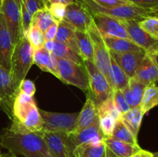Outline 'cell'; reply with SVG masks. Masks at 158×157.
<instances>
[{"label": "cell", "mask_w": 158, "mask_h": 157, "mask_svg": "<svg viewBox=\"0 0 158 157\" xmlns=\"http://www.w3.org/2000/svg\"><path fill=\"white\" fill-rule=\"evenodd\" d=\"M0 146L25 157H52L42 132H18L9 128L0 135Z\"/></svg>", "instance_id": "obj_1"}, {"label": "cell", "mask_w": 158, "mask_h": 157, "mask_svg": "<svg viewBox=\"0 0 158 157\" xmlns=\"http://www.w3.org/2000/svg\"><path fill=\"white\" fill-rule=\"evenodd\" d=\"M11 129L19 132H43V119L33 96L19 91L13 104Z\"/></svg>", "instance_id": "obj_2"}, {"label": "cell", "mask_w": 158, "mask_h": 157, "mask_svg": "<svg viewBox=\"0 0 158 157\" xmlns=\"http://www.w3.org/2000/svg\"><path fill=\"white\" fill-rule=\"evenodd\" d=\"M33 65V49L26 35H21L14 46L11 58L10 75L16 89L26 78L31 66Z\"/></svg>", "instance_id": "obj_3"}, {"label": "cell", "mask_w": 158, "mask_h": 157, "mask_svg": "<svg viewBox=\"0 0 158 157\" xmlns=\"http://www.w3.org/2000/svg\"><path fill=\"white\" fill-rule=\"evenodd\" d=\"M92 14H102L117 18L120 21H140L148 16V9L138 7L134 4L104 7L94 2L93 0H81Z\"/></svg>", "instance_id": "obj_4"}, {"label": "cell", "mask_w": 158, "mask_h": 157, "mask_svg": "<svg viewBox=\"0 0 158 157\" xmlns=\"http://www.w3.org/2000/svg\"><path fill=\"white\" fill-rule=\"evenodd\" d=\"M56 60L60 79L62 82L76 86L82 90H89V78L84 64H78L56 57Z\"/></svg>", "instance_id": "obj_5"}, {"label": "cell", "mask_w": 158, "mask_h": 157, "mask_svg": "<svg viewBox=\"0 0 158 157\" xmlns=\"http://www.w3.org/2000/svg\"><path fill=\"white\" fill-rule=\"evenodd\" d=\"M43 119V132L70 133L75 130L79 112L62 113L40 109Z\"/></svg>", "instance_id": "obj_6"}, {"label": "cell", "mask_w": 158, "mask_h": 157, "mask_svg": "<svg viewBox=\"0 0 158 157\" xmlns=\"http://www.w3.org/2000/svg\"><path fill=\"white\" fill-rule=\"evenodd\" d=\"M84 66L89 78V95L98 106L112 94L113 90L107 78L97 69L94 62L84 60Z\"/></svg>", "instance_id": "obj_7"}, {"label": "cell", "mask_w": 158, "mask_h": 157, "mask_svg": "<svg viewBox=\"0 0 158 157\" xmlns=\"http://www.w3.org/2000/svg\"><path fill=\"white\" fill-rule=\"evenodd\" d=\"M88 33L89 34L94 46V63L109 82V70L111 60L110 49H108L94 22L91 24Z\"/></svg>", "instance_id": "obj_8"}, {"label": "cell", "mask_w": 158, "mask_h": 157, "mask_svg": "<svg viewBox=\"0 0 158 157\" xmlns=\"http://www.w3.org/2000/svg\"><path fill=\"white\" fill-rule=\"evenodd\" d=\"M64 19L69 22L76 31L88 32L94 18L90 11L81 0H76L66 6Z\"/></svg>", "instance_id": "obj_9"}, {"label": "cell", "mask_w": 158, "mask_h": 157, "mask_svg": "<svg viewBox=\"0 0 158 157\" xmlns=\"http://www.w3.org/2000/svg\"><path fill=\"white\" fill-rule=\"evenodd\" d=\"M18 92L9 71L0 66V110L6 113L10 120L13 118V104Z\"/></svg>", "instance_id": "obj_10"}, {"label": "cell", "mask_w": 158, "mask_h": 157, "mask_svg": "<svg viewBox=\"0 0 158 157\" xmlns=\"http://www.w3.org/2000/svg\"><path fill=\"white\" fill-rule=\"evenodd\" d=\"M44 141L52 157H74L68 134L63 132H42Z\"/></svg>", "instance_id": "obj_11"}, {"label": "cell", "mask_w": 158, "mask_h": 157, "mask_svg": "<svg viewBox=\"0 0 158 157\" xmlns=\"http://www.w3.org/2000/svg\"><path fill=\"white\" fill-rule=\"evenodd\" d=\"M94 22L103 36L130 38L122 21L102 14H92Z\"/></svg>", "instance_id": "obj_12"}, {"label": "cell", "mask_w": 158, "mask_h": 157, "mask_svg": "<svg viewBox=\"0 0 158 157\" xmlns=\"http://www.w3.org/2000/svg\"><path fill=\"white\" fill-rule=\"evenodd\" d=\"M1 13L4 16L12 42L15 44L21 33V11L19 7L15 0H2Z\"/></svg>", "instance_id": "obj_13"}, {"label": "cell", "mask_w": 158, "mask_h": 157, "mask_svg": "<svg viewBox=\"0 0 158 157\" xmlns=\"http://www.w3.org/2000/svg\"><path fill=\"white\" fill-rule=\"evenodd\" d=\"M68 139L73 150L80 145L104 141L105 136L100 129L99 118L88 127L68 134Z\"/></svg>", "instance_id": "obj_14"}, {"label": "cell", "mask_w": 158, "mask_h": 157, "mask_svg": "<svg viewBox=\"0 0 158 157\" xmlns=\"http://www.w3.org/2000/svg\"><path fill=\"white\" fill-rule=\"evenodd\" d=\"M133 78L146 86L157 83L158 81V65L155 55L146 52Z\"/></svg>", "instance_id": "obj_15"}, {"label": "cell", "mask_w": 158, "mask_h": 157, "mask_svg": "<svg viewBox=\"0 0 158 157\" xmlns=\"http://www.w3.org/2000/svg\"><path fill=\"white\" fill-rule=\"evenodd\" d=\"M129 35L130 39L144 49L147 52H151L156 46H158V40L148 35L139 26V21L131 20L123 22Z\"/></svg>", "instance_id": "obj_16"}, {"label": "cell", "mask_w": 158, "mask_h": 157, "mask_svg": "<svg viewBox=\"0 0 158 157\" xmlns=\"http://www.w3.org/2000/svg\"><path fill=\"white\" fill-rule=\"evenodd\" d=\"M14 46L4 16L0 13V66L8 71H10Z\"/></svg>", "instance_id": "obj_17"}, {"label": "cell", "mask_w": 158, "mask_h": 157, "mask_svg": "<svg viewBox=\"0 0 158 157\" xmlns=\"http://www.w3.org/2000/svg\"><path fill=\"white\" fill-rule=\"evenodd\" d=\"M110 56L115 60L116 62L130 78L134 76L140 62L146 53V52L117 53L112 51H110Z\"/></svg>", "instance_id": "obj_18"}, {"label": "cell", "mask_w": 158, "mask_h": 157, "mask_svg": "<svg viewBox=\"0 0 158 157\" xmlns=\"http://www.w3.org/2000/svg\"><path fill=\"white\" fill-rule=\"evenodd\" d=\"M99 118L98 108L94 100L87 95L86 103L79 112L77 127L73 132H78L92 125Z\"/></svg>", "instance_id": "obj_19"}, {"label": "cell", "mask_w": 158, "mask_h": 157, "mask_svg": "<svg viewBox=\"0 0 158 157\" xmlns=\"http://www.w3.org/2000/svg\"><path fill=\"white\" fill-rule=\"evenodd\" d=\"M33 64L36 65L41 70L49 72L60 79L56 57L44 47L33 52Z\"/></svg>", "instance_id": "obj_20"}, {"label": "cell", "mask_w": 158, "mask_h": 157, "mask_svg": "<svg viewBox=\"0 0 158 157\" xmlns=\"http://www.w3.org/2000/svg\"><path fill=\"white\" fill-rule=\"evenodd\" d=\"M103 38L108 49L112 52L117 53L146 52L130 38L110 36H103Z\"/></svg>", "instance_id": "obj_21"}, {"label": "cell", "mask_w": 158, "mask_h": 157, "mask_svg": "<svg viewBox=\"0 0 158 157\" xmlns=\"http://www.w3.org/2000/svg\"><path fill=\"white\" fill-rule=\"evenodd\" d=\"M106 147L117 157H132L141 151L138 144H131L125 142L119 141L112 138H106L103 141Z\"/></svg>", "instance_id": "obj_22"}, {"label": "cell", "mask_w": 158, "mask_h": 157, "mask_svg": "<svg viewBox=\"0 0 158 157\" xmlns=\"http://www.w3.org/2000/svg\"><path fill=\"white\" fill-rule=\"evenodd\" d=\"M145 88L146 86L143 83L131 78L127 85L122 89V92L131 109L140 106Z\"/></svg>", "instance_id": "obj_23"}, {"label": "cell", "mask_w": 158, "mask_h": 157, "mask_svg": "<svg viewBox=\"0 0 158 157\" xmlns=\"http://www.w3.org/2000/svg\"><path fill=\"white\" fill-rule=\"evenodd\" d=\"M75 31L74 28L65 19L59 22L55 41L60 42L66 45L71 49H73L74 52L79 54Z\"/></svg>", "instance_id": "obj_24"}, {"label": "cell", "mask_w": 158, "mask_h": 157, "mask_svg": "<svg viewBox=\"0 0 158 157\" xmlns=\"http://www.w3.org/2000/svg\"><path fill=\"white\" fill-rule=\"evenodd\" d=\"M109 83L113 91L122 90L127 85L130 78L123 69L118 66L115 60L111 57L110 67L109 70Z\"/></svg>", "instance_id": "obj_25"}, {"label": "cell", "mask_w": 158, "mask_h": 157, "mask_svg": "<svg viewBox=\"0 0 158 157\" xmlns=\"http://www.w3.org/2000/svg\"><path fill=\"white\" fill-rule=\"evenodd\" d=\"M106 146L103 141L80 145L73 151L74 157H106Z\"/></svg>", "instance_id": "obj_26"}, {"label": "cell", "mask_w": 158, "mask_h": 157, "mask_svg": "<svg viewBox=\"0 0 158 157\" xmlns=\"http://www.w3.org/2000/svg\"><path fill=\"white\" fill-rule=\"evenodd\" d=\"M77 46L80 57L84 60L94 62V46L88 32L75 31Z\"/></svg>", "instance_id": "obj_27"}, {"label": "cell", "mask_w": 158, "mask_h": 157, "mask_svg": "<svg viewBox=\"0 0 158 157\" xmlns=\"http://www.w3.org/2000/svg\"><path fill=\"white\" fill-rule=\"evenodd\" d=\"M143 115H144L142 112L140 106L132 108L126 113L121 115L123 122L136 138H137V135H138Z\"/></svg>", "instance_id": "obj_28"}, {"label": "cell", "mask_w": 158, "mask_h": 157, "mask_svg": "<svg viewBox=\"0 0 158 157\" xmlns=\"http://www.w3.org/2000/svg\"><path fill=\"white\" fill-rule=\"evenodd\" d=\"M157 106H158V86L154 83L146 86L140 106L143 114L145 115Z\"/></svg>", "instance_id": "obj_29"}, {"label": "cell", "mask_w": 158, "mask_h": 157, "mask_svg": "<svg viewBox=\"0 0 158 157\" xmlns=\"http://www.w3.org/2000/svg\"><path fill=\"white\" fill-rule=\"evenodd\" d=\"M110 138L119 140V141L131 143V144H138L137 138H136L133 135L132 132L128 129L127 126L125 125L121 118L116 120L115 126H114Z\"/></svg>", "instance_id": "obj_30"}, {"label": "cell", "mask_w": 158, "mask_h": 157, "mask_svg": "<svg viewBox=\"0 0 158 157\" xmlns=\"http://www.w3.org/2000/svg\"><path fill=\"white\" fill-rule=\"evenodd\" d=\"M52 54L56 58L69 60V61L73 62L78 64H84V61L79 54L74 52L69 46L60 42L55 41V47Z\"/></svg>", "instance_id": "obj_31"}, {"label": "cell", "mask_w": 158, "mask_h": 157, "mask_svg": "<svg viewBox=\"0 0 158 157\" xmlns=\"http://www.w3.org/2000/svg\"><path fill=\"white\" fill-rule=\"evenodd\" d=\"M56 22H58L54 19L48 8H45V9L38 10L34 13V15H32L31 26H37L43 32H45L49 26Z\"/></svg>", "instance_id": "obj_32"}, {"label": "cell", "mask_w": 158, "mask_h": 157, "mask_svg": "<svg viewBox=\"0 0 158 157\" xmlns=\"http://www.w3.org/2000/svg\"><path fill=\"white\" fill-rule=\"evenodd\" d=\"M26 35L29 42H30L31 46H32L33 52L43 47L45 42H46L44 32L39 27L35 26H31L29 30L26 33Z\"/></svg>", "instance_id": "obj_33"}, {"label": "cell", "mask_w": 158, "mask_h": 157, "mask_svg": "<svg viewBox=\"0 0 158 157\" xmlns=\"http://www.w3.org/2000/svg\"><path fill=\"white\" fill-rule=\"evenodd\" d=\"M98 108L99 116L100 115H110L115 119L116 120L121 118V114L120 113L113 100V92L106 100L102 102L100 105L97 106Z\"/></svg>", "instance_id": "obj_34"}, {"label": "cell", "mask_w": 158, "mask_h": 157, "mask_svg": "<svg viewBox=\"0 0 158 157\" xmlns=\"http://www.w3.org/2000/svg\"><path fill=\"white\" fill-rule=\"evenodd\" d=\"M138 24L148 35L154 39L158 40V17L148 16L139 21Z\"/></svg>", "instance_id": "obj_35"}, {"label": "cell", "mask_w": 158, "mask_h": 157, "mask_svg": "<svg viewBox=\"0 0 158 157\" xmlns=\"http://www.w3.org/2000/svg\"><path fill=\"white\" fill-rule=\"evenodd\" d=\"M99 122H100V129L104 135L105 139L111 137L115 126V119L110 115H100L99 116Z\"/></svg>", "instance_id": "obj_36"}, {"label": "cell", "mask_w": 158, "mask_h": 157, "mask_svg": "<svg viewBox=\"0 0 158 157\" xmlns=\"http://www.w3.org/2000/svg\"><path fill=\"white\" fill-rule=\"evenodd\" d=\"M113 100H114L116 108L121 115L126 113L131 109V107L128 105L121 90L117 89V90L113 91Z\"/></svg>", "instance_id": "obj_37"}, {"label": "cell", "mask_w": 158, "mask_h": 157, "mask_svg": "<svg viewBox=\"0 0 158 157\" xmlns=\"http://www.w3.org/2000/svg\"><path fill=\"white\" fill-rule=\"evenodd\" d=\"M23 3L32 16L38 10L48 8L49 6L47 0H23Z\"/></svg>", "instance_id": "obj_38"}, {"label": "cell", "mask_w": 158, "mask_h": 157, "mask_svg": "<svg viewBox=\"0 0 158 157\" xmlns=\"http://www.w3.org/2000/svg\"><path fill=\"white\" fill-rule=\"evenodd\" d=\"M48 9L54 19L58 22L64 19L66 12V6L62 3H52L49 4Z\"/></svg>", "instance_id": "obj_39"}, {"label": "cell", "mask_w": 158, "mask_h": 157, "mask_svg": "<svg viewBox=\"0 0 158 157\" xmlns=\"http://www.w3.org/2000/svg\"><path fill=\"white\" fill-rule=\"evenodd\" d=\"M20 11H21V33H20V35H26L27 31L30 28L32 16L27 10L24 3L22 5Z\"/></svg>", "instance_id": "obj_40"}, {"label": "cell", "mask_w": 158, "mask_h": 157, "mask_svg": "<svg viewBox=\"0 0 158 157\" xmlns=\"http://www.w3.org/2000/svg\"><path fill=\"white\" fill-rule=\"evenodd\" d=\"M18 90L23 93L26 94V95L33 96L35 95L36 89H35V86L33 82L25 78L19 85Z\"/></svg>", "instance_id": "obj_41"}, {"label": "cell", "mask_w": 158, "mask_h": 157, "mask_svg": "<svg viewBox=\"0 0 158 157\" xmlns=\"http://www.w3.org/2000/svg\"><path fill=\"white\" fill-rule=\"evenodd\" d=\"M130 3L145 9H150L158 6V0H127Z\"/></svg>", "instance_id": "obj_42"}, {"label": "cell", "mask_w": 158, "mask_h": 157, "mask_svg": "<svg viewBox=\"0 0 158 157\" xmlns=\"http://www.w3.org/2000/svg\"><path fill=\"white\" fill-rule=\"evenodd\" d=\"M93 1L97 4L104 6V7H112V6L130 4L127 0H93Z\"/></svg>", "instance_id": "obj_43"}, {"label": "cell", "mask_w": 158, "mask_h": 157, "mask_svg": "<svg viewBox=\"0 0 158 157\" xmlns=\"http://www.w3.org/2000/svg\"><path fill=\"white\" fill-rule=\"evenodd\" d=\"M58 23L59 22H56L52 24L44 32L46 41H47V40H55L57 32V28H58Z\"/></svg>", "instance_id": "obj_44"}, {"label": "cell", "mask_w": 158, "mask_h": 157, "mask_svg": "<svg viewBox=\"0 0 158 157\" xmlns=\"http://www.w3.org/2000/svg\"><path fill=\"white\" fill-rule=\"evenodd\" d=\"M43 47H44L48 52L52 53V51H53L54 49V47H55V40H47V41H46L45 42Z\"/></svg>", "instance_id": "obj_45"}, {"label": "cell", "mask_w": 158, "mask_h": 157, "mask_svg": "<svg viewBox=\"0 0 158 157\" xmlns=\"http://www.w3.org/2000/svg\"><path fill=\"white\" fill-rule=\"evenodd\" d=\"M47 1L49 4H52V3H62V4L65 5V6H68V5L73 2L76 0H47Z\"/></svg>", "instance_id": "obj_46"}, {"label": "cell", "mask_w": 158, "mask_h": 157, "mask_svg": "<svg viewBox=\"0 0 158 157\" xmlns=\"http://www.w3.org/2000/svg\"><path fill=\"white\" fill-rule=\"evenodd\" d=\"M148 16H155L158 17V6L152 8V9H148Z\"/></svg>", "instance_id": "obj_47"}, {"label": "cell", "mask_w": 158, "mask_h": 157, "mask_svg": "<svg viewBox=\"0 0 158 157\" xmlns=\"http://www.w3.org/2000/svg\"><path fill=\"white\" fill-rule=\"evenodd\" d=\"M140 157H154V155L152 152H149V151L142 149L140 152Z\"/></svg>", "instance_id": "obj_48"}, {"label": "cell", "mask_w": 158, "mask_h": 157, "mask_svg": "<svg viewBox=\"0 0 158 157\" xmlns=\"http://www.w3.org/2000/svg\"><path fill=\"white\" fill-rule=\"evenodd\" d=\"M106 157H117V155H114L107 147H106Z\"/></svg>", "instance_id": "obj_49"}, {"label": "cell", "mask_w": 158, "mask_h": 157, "mask_svg": "<svg viewBox=\"0 0 158 157\" xmlns=\"http://www.w3.org/2000/svg\"><path fill=\"white\" fill-rule=\"evenodd\" d=\"M148 53H151L153 54V55H158V46H156L151 52H148Z\"/></svg>", "instance_id": "obj_50"}, {"label": "cell", "mask_w": 158, "mask_h": 157, "mask_svg": "<svg viewBox=\"0 0 158 157\" xmlns=\"http://www.w3.org/2000/svg\"><path fill=\"white\" fill-rule=\"evenodd\" d=\"M15 2H16V4L18 5V6L19 7V9H20L22 6V5H23V0H15Z\"/></svg>", "instance_id": "obj_51"}, {"label": "cell", "mask_w": 158, "mask_h": 157, "mask_svg": "<svg viewBox=\"0 0 158 157\" xmlns=\"http://www.w3.org/2000/svg\"><path fill=\"white\" fill-rule=\"evenodd\" d=\"M0 157H7V154L2 153V152H0Z\"/></svg>", "instance_id": "obj_52"}, {"label": "cell", "mask_w": 158, "mask_h": 157, "mask_svg": "<svg viewBox=\"0 0 158 157\" xmlns=\"http://www.w3.org/2000/svg\"><path fill=\"white\" fill-rule=\"evenodd\" d=\"M9 157H17V155H14V154L10 153V152H9Z\"/></svg>", "instance_id": "obj_53"}, {"label": "cell", "mask_w": 158, "mask_h": 157, "mask_svg": "<svg viewBox=\"0 0 158 157\" xmlns=\"http://www.w3.org/2000/svg\"><path fill=\"white\" fill-rule=\"evenodd\" d=\"M141 150H142V149H141ZM132 157H140V152H138V153L135 154V155H133Z\"/></svg>", "instance_id": "obj_54"}, {"label": "cell", "mask_w": 158, "mask_h": 157, "mask_svg": "<svg viewBox=\"0 0 158 157\" xmlns=\"http://www.w3.org/2000/svg\"><path fill=\"white\" fill-rule=\"evenodd\" d=\"M2 0H0V13H1V9H2Z\"/></svg>", "instance_id": "obj_55"}, {"label": "cell", "mask_w": 158, "mask_h": 157, "mask_svg": "<svg viewBox=\"0 0 158 157\" xmlns=\"http://www.w3.org/2000/svg\"><path fill=\"white\" fill-rule=\"evenodd\" d=\"M153 155H154V157H158V152H154V153H153Z\"/></svg>", "instance_id": "obj_56"}, {"label": "cell", "mask_w": 158, "mask_h": 157, "mask_svg": "<svg viewBox=\"0 0 158 157\" xmlns=\"http://www.w3.org/2000/svg\"><path fill=\"white\" fill-rule=\"evenodd\" d=\"M155 58H156V61H157V63L158 65V55H155Z\"/></svg>", "instance_id": "obj_57"}, {"label": "cell", "mask_w": 158, "mask_h": 157, "mask_svg": "<svg viewBox=\"0 0 158 157\" xmlns=\"http://www.w3.org/2000/svg\"><path fill=\"white\" fill-rule=\"evenodd\" d=\"M7 157H9V154H7Z\"/></svg>", "instance_id": "obj_58"}, {"label": "cell", "mask_w": 158, "mask_h": 157, "mask_svg": "<svg viewBox=\"0 0 158 157\" xmlns=\"http://www.w3.org/2000/svg\"><path fill=\"white\" fill-rule=\"evenodd\" d=\"M0 152H1V150H0Z\"/></svg>", "instance_id": "obj_59"}]
</instances>
